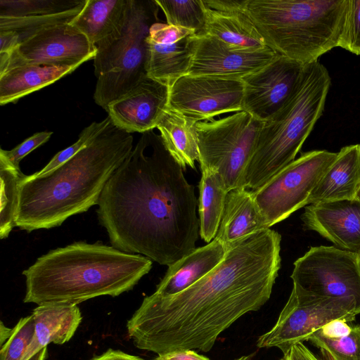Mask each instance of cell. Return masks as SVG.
<instances>
[{
    "instance_id": "cell-1",
    "label": "cell",
    "mask_w": 360,
    "mask_h": 360,
    "mask_svg": "<svg viewBox=\"0 0 360 360\" xmlns=\"http://www.w3.org/2000/svg\"><path fill=\"white\" fill-rule=\"evenodd\" d=\"M281 242L271 229L250 234L227 243L223 260L182 292L145 297L127 323L134 345L158 355L209 352L222 332L269 300L281 266Z\"/></svg>"
},
{
    "instance_id": "cell-2",
    "label": "cell",
    "mask_w": 360,
    "mask_h": 360,
    "mask_svg": "<svg viewBox=\"0 0 360 360\" xmlns=\"http://www.w3.org/2000/svg\"><path fill=\"white\" fill-rule=\"evenodd\" d=\"M183 169L160 135L142 134L98 200V218L112 247L167 266L196 248L198 200Z\"/></svg>"
},
{
    "instance_id": "cell-3",
    "label": "cell",
    "mask_w": 360,
    "mask_h": 360,
    "mask_svg": "<svg viewBox=\"0 0 360 360\" xmlns=\"http://www.w3.org/2000/svg\"><path fill=\"white\" fill-rule=\"evenodd\" d=\"M133 141L111 121L65 162L42 175H24L15 226L27 232L49 229L98 205L106 183L131 152Z\"/></svg>"
},
{
    "instance_id": "cell-4",
    "label": "cell",
    "mask_w": 360,
    "mask_h": 360,
    "mask_svg": "<svg viewBox=\"0 0 360 360\" xmlns=\"http://www.w3.org/2000/svg\"><path fill=\"white\" fill-rule=\"evenodd\" d=\"M153 266L150 259L101 242H75L51 250L22 271L24 302L77 305L131 290Z\"/></svg>"
},
{
    "instance_id": "cell-5",
    "label": "cell",
    "mask_w": 360,
    "mask_h": 360,
    "mask_svg": "<svg viewBox=\"0 0 360 360\" xmlns=\"http://www.w3.org/2000/svg\"><path fill=\"white\" fill-rule=\"evenodd\" d=\"M349 0H247L266 46L304 65L338 46Z\"/></svg>"
},
{
    "instance_id": "cell-6",
    "label": "cell",
    "mask_w": 360,
    "mask_h": 360,
    "mask_svg": "<svg viewBox=\"0 0 360 360\" xmlns=\"http://www.w3.org/2000/svg\"><path fill=\"white\" fill-rule=\"evenodd\" d=\"M330 84V75L319 60L304 65L288 101L264 122L247 169V189H258L295 160L323 114Z\"/></svg>"
},
{
    "instance_id": "cell-7",
    "label": "cell",
    "mask_w": 360,
    "mask_h": 360,
    "mask_svg": "<svg viewBox=\"0 0 360 360\" xmlns=\"http://www.w3.org/2000/svg\"><path fill=\"white\" fill-rule=\"evenodd\" d=\"M159 10L155 0H129L123 23L96 45L94 98L101 108L105 109L147 76L146 39L151 25L160 21Z\"/></svg>"
},
{
    "instance_id": "cell-8",
    "label": "cell",
    "mask_w": 360,
    "mask_h": 360,
    "mask_svg": "<svg viewBox=\"0 0 360 360\" xmlns=\"http://www.w3.org/2000/svg\"><path fill=\"white\" fill-rule=\"evenodd\" d=\"M263 124L243 110L219 120L198 122L200 169L216 170L229 191L245 188L247 169Z\"/></svg>"
},
{
    "instance_id": "cell-9",
    "label": "cell",
    "mask_w": 360,
    "mask_h": 360,
    "mask_svg": "<svg viewBox=\"0 0 360 360\" xmlns=\"http://www.w3.org/2000/svg\"><path fill=\"white\" fill-rule=\"evenodd\" d=\"M358 314L354 297H318L293 285L276 323L259 337L256 345L258 348L277 347L285 355L328 322L342 319L352 323Z\"/></svg>"
},
{
    "instance_id": "cell-10",
    "label": "cell",
    "mask_w": 360,
    "mask_h": 360,
    "mask_svg": "<svg viewBox=\"0 0 360 360\" xmlns=\"http://www.w3.org/2000/svg\"><path fill=\"white\" fill-rule=\"evenodd\" d=\"M337 154L326 150L304 153L264 185L252 191L269 228L309 205L312 191Z\"/></svg>"
},
{
    "instance_id": "cell-11",
    "label": "cell",
    "mask_w": 360,
    "mask_h": 360,
    "mask_svg": "<svg viewBox=\"0 0 360 360\" xmlns=\"http://www.w3.org/2000/svg\"><path fill=\"white\" fill-rule=\"evenodd\" d=\"M293 265V285L318 297H354L360 314V255L335 246L311 247Z\"/></svg>"
},
{
    "instance_id": "cell-12",
    "label": "cell",
    "mask_w": 360,
    "mask_h": 360,
    "mask_svg": "<svg viewBox=\"0 0 360 360\" xmlns=\"http://www.w3.org/2000/svg\"><path fill=\"white\" fill-rule=\"evenodd\" d=\"M168 109L195 121L243 110L242 79L186 75L170 87Z\"/></svg>"
},
{
    "instance_id": "cell-13",
    "label": "cell",
    "mask_w": 360,
    "mask_h": 360,
    "mask_svg": "<svg viewBox=\"0 0 360 360\" xmlns=\"http://www.w3.org/2000/svg\"><path fill=\"white\" fill-rule=\"evenodd\" d=\"M96 46L70 24L44 30L10 53H0V75L24 65H75L94 59Z\"/></svg>"
},
{
    "instance_id": "cell-14",
    "label": "cell",
    "mask_w": 360,
    "mask_h": 360,
    "mask_svg": "<svg viewBox=\"0 0 360 360\" xmlns=\"http://www.w3.org/2000/svg\"><path fill=\"white\" fill-rule=\"evenodd\" d=\"M304 65L278 54L260 70L243 77V110L262 122L271 119L292 94Z\"/></svg>"
},
{
    "instance_id": "cell-15",
    "label": "cell",
    "mask_w": 360,
    "mask_h": 360,
    "mask_svg": "<svg viewBox=\"0 0 360 360\" xmlns=\"http://www.w3.org/2000/svg\"><path fill=\"white\" fill-rule=\"evenodd\" d=\"M169 88L148 76L105 108L117 128L128 133H144L156 128L168 108Z\"/></svg>"
},
{
    "instance_id": "cell-16",
    "label": "cell",
    "mask_w": 360,
    "mask_h": 360,
    "mask_svg": "<svg viewBox=\"0 0 360 360\" xmlns=\"http://www.w3.org/2000/svg\"><path fill=\"white\" fill-rule=\"evenodd\" d=\"M277 55L269 47L257 51H235L209 34L196 35L188 75L242 79L269 64Z\"/></svg>"
},
{
    "instance_id": "cell-17",
    "label": "cell",
    "mask_w": 360,
    "mask_h": 360,
    "mask_svg": "<svg viewBox=\"0 0 360 360\" xmlns=\"http://www.w3.org/2000/svg\"><path fill=\"white\" fill-rule=\"evenodd\" d=\"M304 230L314 231L346 251L360 255V200L309 204L301 215Z\"/></svg>"
},
{
    "instance_id": "cell-18",
    "label": "cell",
    "mask_w": 360,
    "mask_h": 360,
    "mask_svg": "<svg viewBox=\"0 0 360 360\" xmlns=\"http://www.w3.org/2000/svg\"><path fill=\"white\" fill-rule=\"evenodd\" d=\"M205 11V34L239 51H257L266 46L248 14L247 0L202 1Z\"/></svg>"
},
{
    "instance_id": "cell-19",
    "label": "cell",
    "mask_w": 360,
    "mask_h": 360,
    "mask_svg": "<svg viewBox=\"0 0 360 360\" xmlns=\"http://www.w3.org/2000/svg\"><path fill=\"white\" fill-rule=\"evenodd\" d=\"M226 250L227 244L217 238L195 248L168 266L155 292L166 297L182 292L213 270L223 260Z\"/></svg>"
},
{
    "instance_id": "cell-20",
    "label": "cell",
    "mask_w": 360,
    "mask_h": 360,
    "mask_svg": "<svg viewBox=\"0 0 360 360\" xmlns=\"http://www.w3.org/2000/svg\"><path fill=\"white\" fill-rule=\"evenodd\" d=\"M360 187V144L342 147L312 191L309 205L356 198Z\"/></svg>"
},
{
    "instance_id": "cell-21",
    "label": "cell",
    "mask_w": 360,
    "mask_h": 360,
    "mask_svg": "<svg viewBox=\"0 0 360 360\" xmlns=\"http://www.w3.org/2000/svg\"><path fill=\"white\" fill-rule=\"evenodd\" d=\"M32 314L35 333L21 360H30L50 343L63 345L69 341L82 319L77 305H41Z\"/></svg>"
},
{
    "instance_id": "cell-22",
    "label": "cell",
    "mask_w": 360,
    "mask_h": 360,
    "mask_svg": "<svg viewBox=\"0 0 360 360\" xmlns=\"http://www.w3.org/2000/svg\"><path fill=\"white\" fill-rule=\"evenodd\" d=\"M269 229L252 191L238 188L229 191L215 238L229 243Z\"/></svg>"
},
{
    "instance_id": "cell-23",
    "label": "cell",
    "mask_w": 360,
    "mask_h": 360,
    "mask_svg": "<svg viewBox=\"0 0 360 360\" xmlns=\"http://www.w3.org/2000/svg\"><path fill=\"white\" fill-rule=\"evenodd\" d=\"M81 65H24L0 75V104L15 103L70 74Z\"/></svg>"
},
{
    "instance_id": "cell-24",
    "label": "cell",
    "mask_w": 360,
    "mask_h": 360,
    "mask_svg": "<svg viewBox=\"0 0 360 360\" xmlns=\"http://www.w3.org/2000/svg\"><path fill=\"white\" fill-rule=\"evenodd\" d=\"M196 34L170 44H157L146 40L147 76L169 86L188 74Z\"/></svg>"
},
{
    "instance_id": "cell-25",
    "label": "cell",
    "mask_w": 360,
    "mask_h": 360,
    "mask_svg": "<svg viewBox=\"0 0 360 360\" xmlns=\"http://www.w3.org/2000/svg\"><path fill=\"white\" fill-rule=\"evenodd\" d=\"M129 5V0H86L70 25L96 46L123 23Z\"/></svg>"
},
{
    "instance_id": "cell-26",
    "label": "cell",
    "mask_w": 360,
    "mask_h": 360,
    "mask_svg": "<svg viewBox=\"0 0 360 360\" xmlns=\"http://www.w3.org/2000/svg\"><path fill=\"white\" fill-rule=\"evenodd\" d=\"M196 123L167 108L156 127L165 148L184 170L187 166L195 169V162L198 161Z\"/></svg>"
},
{
    "instance_id": "cell-27",
    "label": "cell",
    "mask_w": 360,
    "mask_h": 360,
    "mask_svg": "<svg viewBox=\"0 0 360 360\" xmlns=\"http://www.w3.org/2000/svg\"><path fill=\"white\" fill-rule=\"evenodd\" d=\"M199 182L200 236L206 243L216 237L229 190L221 176L214 169H202Z\"/></svg>"
},
{
    "instance_id": "cell-28",
    "label": "cell",
    "mask_w": 360,
    "mask_h": 360,
    "mask_svg": "<svg viewBox=\"0 0 360 360\" xmlns=\"http://www.w3.org/2000/svg\"><path fill=\"white\" fill-rule=\"evenodd\" d=\"M15 167L0 157L1 205L0 238H6L15 226V217L18 205L19 185L24 176Z\"/></svg>"
},
{
    "instance_id": "cell-29",
    "label": "cell",
    "mask_w": 360,
    "mask_h": 360,
    "mask_svg": "<svg viewBox=\"0 0 360 360\" xmlns=\"http://www.w3.org/2000/svg\"><path fill=\"white\" fill-rule=\"evenodd\" d=\"M85 4L70 11L49 15L17 18L0 17V31L13 32L20 45L44 30L55 25L70 24L82 10Z\"/></svg>"
},
{
    "instance_id": "cell-30",
    "label": "cell",
    "mask_w": 360,
    "mask_h": 360,
    "mask_svg": "<svg viewBox=\"0 0 360 360\" xmlns=\"http://www.w3.org/2000/svg\"><path fill=\"white\" fill-rule=\"evenodd\" d=\"M155 1L163 12L168 25L191 30L196 35L205 34L206 18L202 0Z\"/></svg>"
},
{
    "instance_id": "cell-31",
    "label": "cell",
    "mask_w": 360,
    "mask_h": 360,
    "mask_svg": "<svg viewBox=\"0 0 360 360\" xmlns=\"http://www.w3.org/2000/svg\"><path fill=\"white\" fill-rule=\"evenodd\" d=\"M86 0H1L0 17H29L62 13L84 5Z\"/></svg>"
},
{
    "instance_id": "cell-32",
    "label": "cell",
    "mask_w": 360,
    "mask_h": 360,
    "mask_svg": "<svg viewBox=\"0 0 360 360\" xmlns=\"http://www.w3.org/2000/svg\"><path fill=\"white\" fill-rule=\"evenodd\" d=\"M308 341L317 347L326 360H360V328L353 326L351 333L340 338H328L319 330Z\"/></svg>"
},
{
    "instance_id": "cell-33",
    "label": "cell",
    "mask_w": 360,
    "mask_h": 360,
    "mask_svg": "<svg viewBox=\"0 0 360 360\" xmlns=\"http://www.w3.org/2000/svg\"><path fill=\"white\" fill-rule=\"evenodd\" d=\"M35 333L32 314L19 320L8 339L1 345L0 360H21Z\"/></svg>"
},
{
    "instance_id": "cell-34",
    "label": "cell",
    "mask_w": 360,
    "mask_h": 360,
    "mask_svg": "<svg viewBox=\"0 0 360 360\" xmlns=\"http://www.w3.org/2000/svg\"><path fill=\"white\" fill-rule=\"evenodd\" d=\"M111 120L108 116L100 122H94L90 124L81 131L76 142L56 153L42 169L34 174L37 175L44 174L68 161L82 149L86 147L108 126Z\"/></svg>"
},
{
    "instance_id": "cell-35",
    "label": "cell",
    "mask_w": 360,
    "mask_h": 360,
    "mask_svg": "<svg viewBox=\"0 0 360 360\" xmlns=\"http://www.w3.org/2000/svg\"><path fill=\"white\" fill-rule=\"evenodd\" d=\"M338 46L360 56V0H349Z\"/></svg>"
},
{
    "instance_id": "cell-36",
    "label": "cell",
    "mask_w": 360,
    "mask_h": 360,
    "mask_svg": "<svg viewBox=\"0 0 360 360\" xmlns=\"http://www.w3.org/2000/svg\"><path fill=\"white\" fill-rule=\"evenodd\" d=\"M193 34L196 33L191 30L159 21L151 25L146 40L157 44H170Z\"/></svg>"
},
{
    "instance_id": "cell-37",
    "label": "cell",
    "mask_w": 360,
    "mask_h": 360,
    "mask_svg": "<svg viewBox=\"0 0 360 360\" xmlns=\"http://www.w3.org/2000/svg\"><path fill=\"white\" fill-rule=\"evenodd\" d=\"M52 134L51 131H40L34 134L10 150L1 148L0 157L5 158L15 167L20 168L19 163L22 159L32 150L47 142Z\"/></svg>"
},
{
    "instance_id": "cell-38",
    "label": "cell",
    "mask_w": 360,
    "mask_h": 360,
    "mask_svg": "<svg viewBox=\"0 0 360 360\" xmlns=\"http://www.w3.org/2000/svg\"><path fill=\"white\" fill-rule=\"evenodd\" d=\"M352 328L353 326L352 327L345 319H335L328 322L319 330L323 336L335 339L348 335Z\"/></svg>"
},
{
    "instance_id": "cell-39",
    "label": "cell",
    "mask_w": 360,
    "mask_h": 360,
    "mask_svg": "<svg viewBox=\"0 0 360 360\" xmlns=\"http://www.w3.org/2000/svg\"><path fill=\"white\" fill-rule=\"evenodd\" d=\"M281 360H321L303 342L293 345Z\"/></svg>"
},
{
    "instance_id": "cell-40",
    "label": "cell",
    "mask_w": 360,
    "mask_h": 360,
    "mask_svg": "<svg viewBox=\"0 0 360 360\" xmlns=\"http://www.w3.org/2000/svg\"><path fill=\"white\" fill-rule=\"evenodd\" d=\"M155 360H210L194 350H176L158 355Z\"/></svg>"
},
{
    "instance_id": "cell-41",
    "label": "cell",
    "mask_w": 360,
    "mask_h": 360,
    "mask_svg": "<svg viewBox=\"0 0 360 360\" xmlns=\"http://www.w3.org/2000/svg\"><path fill=\"white\" fill-rule=\"evenodd\" d=\"M91 360H145L139 356L124 353L120 350L108 349L105 353Z\"/></svg>"
},
{
    "instance_id": "cell-42",
    "label": "cell",
    "mask_w": 360,
    "mask_h": 360,
    "mask_svg": "<svg viewBox=\"0 0 360 360\" xmlns=\"http://www.w3.org/2000/svg\"><path fill=\"white\" fill-rule=\"evenodd\" d=\"M356 198L360 200V187H359V188L358 189V191H357V193H356Z\"/></svg>"
},
{
    "instance_id": "cell-43",
    "label": "cell",
    "mask_w": 360,
    "mask_h": 360,
    "mask_svg": "<svg viewBox=\"0 0 360 360\" xmlns=\"http://www.w3.org/2000/svg\"><path fill=\"white\" fill-rule=\"evenodd\" d=\"M359 328H360V325H359Z\"/></svg>"
}]
</instances>
